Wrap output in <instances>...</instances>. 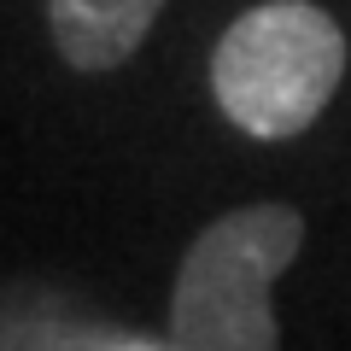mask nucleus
Instances as JSON below:
<instances>
[{
	"instance_id": "3",
	"label": "nucleus",
	"mask_w": 351,
	"mask_h": 351,
	"mask_svg": "<svg viewBox=\"0 0 351 351\" xmlns=\"http://www.w3.org/2000/svg\"><path fill=\"white\" fill-rule=\"evenodd\" d=\"M164 0H47L53 47L71 71H117L141 53L147 29L158 24Z\"/></svg>"
},
{
	"instance_id": "1",
	"label": "nucleus",
	"mask_w": 351,
	"mask_h": 351,
	"mask_svg": "<svg viewBox=\"0 0 351 351\" xmlns=\"http://www.w3.org/2000/svg\"><path fill=\"white\" fill-rule=\"evenodd\" d=\"M304 246L293 205H240L193 234L170 287V351H281L269 287Z\"/></svg>"
},
{
	"instance_id": "2",
	"label": "nucleus",
	"mask_w": 351,
	"mask_h": 351,
	"mask_svg": "<svg viewBox=\"0 0 351 351\" xmlns=\"http://www.w3.org/2000/svg\"><path fill=\"white\" fill-rule=\"evenodd\" d=\"M346 76V29L311 0H263L217 36V112L258 141H293L328 112Z\"/></svg>"
}]
</instances>
